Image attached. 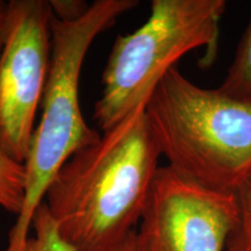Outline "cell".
<instances>
[{
  "label": "cell",
  "mask_w": 251,
  "mask_h": 251,
  "mask_svg": "<svg viewBox=\"0 0 251 251\" xmlns=\"http://www.w3.org/2000/svg\"><path fill=\"white\" fill-rule=\"evenodd\" d=\"M161 149L146 106L59 169L45 200L59 234L76 251H114L136 230Z\"/></svg>",
  "instance_id": "cell-1"
},
{
  "label": "cell",
  "mask_w": 251,
  "mask_h": 251,
  "mask_svg": "<svg viewBox=\"0 0 251 251\" xmlns=\"http://www.w3.org/2000/svg\"><path fill=\"white\" fill-rule=\"evenodd\" d=\"M146 114L162 156L180 175L233 193L251 176V101L198 86L175 67Z\"/></svg>",
  "instance_id": "cell-2"
},
{
  "label": "cell",
  "mask_w": 251,
  "mask_h": 251,
  "mask_svg": "<svg viewBox=\"0 0 251 251\" xmlns=\"http://www.w3.org/2000/svg\"><path fill=\"white\" fill-rule=\"evenodd\" d=\"M139 5L137 0H97L76 20H51V61L40 121L25 163L26 200L9 234L6 251H25L33 215L45 200L59 169L79 150L98 142L101 135L84 119L79 101L81 67L97 36L118 18Z\"/></svg>",
  "instance_id": "cell-3"
},
{
  "label": "cell",
  "mask_w": 251,
  "mask_h": 251,
  "mask_svg": "<svg viewBox=\"0 0 251 251\" xmlns=\"http://www.w3.org/2000/svg\"><path fill=\"white\" fill-rule=\"evenodd\" d=\"M226 6L225 0H152L148 20L115 39L103 69L102 92L93 113L102 133L147 106L183 56L215 47Z\"/></svg>",
  "instance_id": "cell-4"
},
{
  "label": "cell",
  "mask_w": 251,
  "mask_h": 251,
  "mask_svg": "<svg viewBox=\"0 0 251 251\" xmlns=\"http://www.w3.org/2000/svg\"><path fill=\"white\" fill-rule=\"evenodd\" d=\"M52 17L48 0L8 1L0 52V147L21 164L48 83Z\"/></svg>",
  "instance_id": "cell-5"
},
{
  "label": "cell",
  "mask_w": 251,
  "mask_h": 251,
  "mask_svg": "<svg viewBox=\"0 0 251 251\" xmlns=\"http://www.w3.org/2000/svg\"><path fill=\"white\" fill-rule=\"evenodd\" d=\"M238 224L233 192L213 190L159 166L139 228L135 251H227Z\"/></svg>",
  "instance_id": "cell-6"
},
{
  "label": "cell",
  "mask_w": 251,
  "mask_h": 251,
  "mask_svg": "<svg viewBox=\"0 0 251 251\" xmlns=\"http://www.w3.org/2000/svg\"><path fill=\"white\" fill-rule=\"evenodd\" d=\"M26 166L11 158L0 147V207L20 215L26 200Z\"/></svg>",
  "instance_id": "cell-7"
},
{
  "label": "cell",
  "mask_w": 251,
  "mask_h": 251,
  "mask_svg": "<svg viewBox=\"0 0 251 251\" xmlns=\"http://www.w3.org/2000/svg\"><path fill=\"white\" fill-rule=\"evenodd\" d=\"M219 89L235 98L251 101V19L238 43L233 64Z\"/></svg>",
  "instance_id": "cell-8"
},
{
  "label": "cell",
  "mask_w": 251,
  "mask_h": 251,
  "mask_svg": "<svg viewBox=\"0 0 251 251\" xmlns=\"http://www.w3.org/2000/svg\"><path fill=\"white\" fill-rule=\"evenodd\" d=\"M34 235L28 237L25 251H76L59 234L56 221L43 201L31 220Z\"/></svg>",
  "instance_id": "cell-9"
},
{
  "label": "cell",
  "mask_w": 251,
  "mask_h": 251,
  "mask_svg": "<svg viewBox=\"0 0 251 251\" xmlns=\"http://www.w3.org/2000/svg\"><path fill=\"white\" fill-rule=\"evenodd\" d=\"M238 224L228 241L227 250L251 251V176L235 191Z\"/></svg>",
  "instance_id": "cell-10"
},
{
  "label": "cell",
  "mask_w": 251,
  "mask_h": 251,
  "mask_svg": "<svg viewBox=\"0 0 251 251\" xmlns=\"http://www.w3.org/2000/svg\"><path fill=\"white\" fill-rule=\"evenodd\" d=\"M50 6L55 18L69 21L83 17L89 11L91 5L79 0H51Z\"/></svg>",
  "instance_id": "cell-11"
},
{
  "label": "cell",
  "mask_w": 251,
  "mask_h": 251,
  "mask_svg": "<svg viewBox=\"0 0 251 251\" xmlns=\"http://www.w3.org/2000/svg\"><path fill=\"white\" fill-rule=\"evenodd\" d=\"M7 9L8 1H1L0 0V52L4 46V36H5V26H6V18H7Z\"/></svg>",
  "instance_id": "cell-12"
},
{
  "label": "cell",
  "mask_w": 251,
  "mask_h": 251,
  "mask_svg": "<svg viewBox=\"0 0 251 251\" xmlns=\"http://www.w3.org/2000/svg\"><path fill=\"white\" fill-rule=\"evenodd\" d=\"M134 234L135 231L130 235L129 238H128L124 244H121V246L119 247L118 249H115L114 251H135L134 250Z\"/></svg>",
  "instance_id": "cell-13"
},
{
  "label": "cell",
  "mask_w": 251,
  "mask_h": 251,
  "mask_svg": "<svg viewBox=\"0 0 251 251\" xmlns=\"http://www.w3.org/2000/svg\"><path fill=\"white\" fill-rule=\"evenodd\" d=\"M227 251H230V250H227Z\"/></svg>",
  "instance_id": "cell-14"
}]
</instances>
